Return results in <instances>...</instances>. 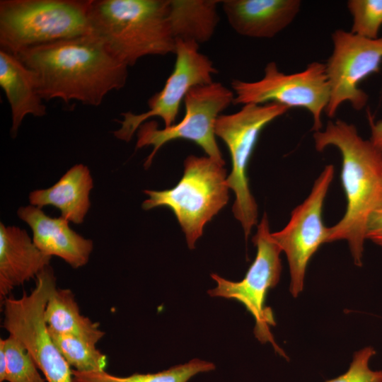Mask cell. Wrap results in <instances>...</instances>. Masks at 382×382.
Here are the masks:
<instances>
[{
	"label": "cell",
	"instance_id": "obj_4",
	"mask_svg": "<svg viewBox=\"0 0 382 382\" xmlns=\"http://www.w3.org/2000/svg\"><path fill=\"white\" fill-rule=\"evenodd\" d=\"M91 0H1V50L31 47L91 33Z\"/></svg>",
	"mask_w": 382,
	"mask_h": 382
},
{
	"label": "cell",
	"instance_id": "obj_18",
	"mask_svg": "<svg viewBox=\"0 0 382 382\" xmlns=\"http://www.w3.org/2000/svg\"><path fill=\"white\" fill-rule=\"evenodd\" d=\"M93 187L91 172L86 166L76 164L52 186L35 190L29 195L30 205L42 209L50 205L61 212V216L76 224L83 222L91 202Z\"/></svg>",
	"mask_w": 382,
	"mask_h": 382
},
{
	"label": "cell",
	"instance_id": "obj_15",
	"mask_svg": "<svg viewBox=\"0 0 382 382\" xmlns=\"http://www.w3.org/2000/svg\"><path fill=\"white\" fill-rule=\"evenodd\" d=\"M221 4L229 25L237 33L253 38H272L291 23L301 1L225 0Z\"/></svg>",
	"mask_w": 382,
	"mask_h": 382
},
{
	"label": "cell",
	"instance_id": "obj_20",
	"mask_svg": "<svg viewBox=\"0 0 382 382\" xmlns=\"http://www.w3.org/2000/svg\"><path fill=\"white\" fill-rule=\"evenodd\" d=\"M45 319L54 332L76 336L95 345L105 335L100 324L82 315L72 291L56 288L45 308Z\"/></svg>",
	"mask_w": 382,
	"mask_h": 382
},
{
	"label": "cell",
	"instance_id": "obj_22",
	"mask_svg": "<svg viewBox=\"0 0 382 382\" xmlns=\"http://www.w3.org/2000/svg\"><path fill=\"white\" fill-rule=\"evenodd\" d=\"M50 335L68 364L81 372L103 371L107 366V357L96 345L81 337L62 334L48 328Z\"/></svg>",
	"mask_w": 382,
	"mask_h": 382
},
{
	"label": "cell",
	"instance_id": "obj_8",
	"mask_svg": "<svg viewBox=\"0 0 382 382\" xmlns=\"http://www.w3.org/2000/svg\"><path fill=\"white\" fill-rule=\"evenodd\" d=\"M234 93L219 82L195 86L187 93L184 103L185 114L177 124L159 129L156 121H146L137 131L136 148L153 146L144 167L148 168L158 151L166 143L176 139L192 141L205 152L207 156L225 164L218 146L215 123L231 104Z\"/></svg>",
	"mask_w": 382,
	"mask_h": 382
},
{
	"label": "cell",
	"instance_id": "obj_10",
	"mask_svg": "<svg viewBox=\"0 0 382 382\" xmlns=\"http://www.w3.org/2000/svg\"><path fill=\"white\" fill-rule=\"evenodd\" d=\"M233 105L277 103L288 108L306 109L313 119L312 130L320 131L321 116L329 103L330 84L325 64L313 62L300 72L286 74L274 62L268 63L263 77L256 81L231 82Z\"/></svg>",
	"mask_w": 382,
	"mask_h": 382
},
{
	"label": "cell",
	"instance_id": "obj_5",
	"mask_svg": "<svg viewBox=\"0 0 382 382\" xmlns=\"http://www.w3.org/2000/svg\"><path fill=\"white\" fill-rule=\"evenodd\" d=\"M224 165L207 156H188L178 184L164 190H145L149 198L143 202L142 208L149 210L166 207L171 209L188 248H195L206 224L228 203L230 188Z\"/></svg>",
	"mask_w": 382,
	"mask_h": 382
},
{
	"label": "cell",
	"instance_id": "obj_3",
	"mask_svg": "<svg viewBox=\"0 0 382 382\" xmlns=\"http://www.w3.org/2000/svg\"><path fill=\"white\" fill-rule=\"evenodd\" d=\"M91 33L127 66L143 57L175 53L169 0H91Z\"/></svg>",
	"mask_w": 382,
	"mask_h": 382
},
{
	"label": "cell",
	"instance_id": "obj_12",
	"mask_svg": "<svg viewBox=\"0 0 382 382\" xmlns=\"http://www.w3.org/2000/svg\"><path fill=\"white\" fill-rule=\"evenodd\" d=\"M176 56L173 70L163 88L148 101L146 112L134 114L122 112L123 120H117L120 127L113 132L119 139L129 141L139 126L153 117H160L165 127L175 124L183 100L191 88L213 82L218 73L212 61L199 51V45L192 41L175 40Z\"/></svg>",
	"mask_w": 382,
	"mask_h": 382
},
{
	"label": "cell",
	"instance_id": "obj_21",
	"mask_svg": "<svg viewBox=\"0 0 382 382\" xmlns=\"http://www.w3.org/2000/svg\"><path fill=\"white\" fill-rule=\"evenodd\" d=\"M215 369V365L199 359L173 366L167 370L154 374H134L127 377H120L103 371L81 372L72 369L73 382H187L199 373L208 372Z\"/></svg>",
	"mask_w": 382,
	"mask_h": 382
},
{
	"label": "cell",
	"instance_id": "obj_28",
	"mask_svg": "<svg viewBox=\"0 0 382 382\" xmlns=\"http://www.w3.org/2000/svg\"><path fill=\"white\" fill-rule=\"evenodd\" d=\"M7 369V360L4 350L0 346V382L5 381Z\"/></svg>",
	"mask_w": 382,
	"mask_h": 382
},
{
	"label": "cell",
	"instance_id": "obj_16",
	"mask_svg": "<svg viewBox=\"0 0 382 382\" xmlns=\"http://www.w3.org/2000/svg\"><path fill=\"white\" fill-rule=\"evenodd\" d=\"M52 257L42 253L24 229L0 224V299L37 277Z\"/></svg>",
	"mask_w": 382,
	"mask_h": 382
},
{
	"label": "cell",
	"instance_id": "obj_25",
	"mask_svg": "<svg viewBox=\"0 0 382 382\" xmlns=\"http://www.w3.org/2000/svg\"><path fill=\"white\" fill-rule=\"evenodd\" d=\"M375 354L371 346L356 352L348 370L325 382H382V370L374 371L369 367L370 359Z\"/></svg>",
	"mask_w": 382,
	"mask_h": 382
},
{
	"label": "cell",
	"instance_id": "obj_6",
	"mask_svg": "<svg viewBox=\"0 0 382 382\" xmlns=\"http://www.w3.org/2000/svg\"><path fill=\"white\" fill-rule=\"evenodd\" d=\"M289 109L277 103L246 104L235 113L221 114L215 123V134L224 142L231 156V171L226 180L235 195L232 211L246 239L257 224L258 213L247 175L250 159L263 128Z\"/></svg>",
	"mask_w": 382,
	"mask_h": 382
},
{
	"label": "cell",
	"instance_id": "obj_2",
	"mask_svg": "<svg viewBox=\"0 0 382 382\" xmlns=\"http://www.w3.org/2000/svg\"><path fill=\"white\" fill-rule=\"evenodd\" d=\"M316 149L337 147L342 155L341 180L347 199L343 217L330 227L328 243L345 240L357 266L362 265L368 221L382 207V154L358 134L351 124L329 121L324 130L315 132Z\"/></svg>",
	"mask_w": 382,
	"mask_h": 382
},
{
	"label": "cell",
	"instance_id": "obj_13",
	"mask_svg": "<svg viewBox=\"0 0 382 382\" xmlns=\"http://www.w3.org/2000/svg\"><path fill=\"white\" fill-rule=\"evenodd\" d=\"M332 53L325 64L330 96L325 112L330 118L344 102L356 110L365 107L369 96L359 84L378 72L382 62V37L368 39L339 29L332 34Z\"/></svg>",
	"mask_w": 382,
	"mask_h": 382
},
{
	"label": "cell",
	"instance_id": "obj_11",
	"mask_svg": "<svg viewBox=\"0 0 382 382\" xmlns=\"http://www.w3.org/2000/svg\"><path fill=\"white\" fill-rule=\"evenodd\" d=\"M335 168L326 166L315 180L310 194L291 214L287 224L272 237L286 256L291 277L290 292L296 297L303 290L308 263L324 243L330 227L323 220L324 201L333 179Z\"/></svg>",
	"mask_w": 382,
	"mask_h": 382
},
{
	"label": "cell",
	"instance_id": "obj_7",
	"mask_svg": "<svg viewBox=\"0 0 382 382\" xmlns=\"http://www.w3.org/2000/svg\"><path fill=\"white\" fill-rule=\"evenodd\" d=\"M56 288L49 265L36 277L30 294L2 301V327L21 343L48 382H73L72 369L55 346L45 319L47 303Z\"/></svg>",
	"mask_w": 382,
	"mask_h": 382
},
{
	"label": "cell",
	"instance_id": "obj_26",
	"mask_svg": "<svg viewBox=\"0 0 382 382\" xmlns=\"http://www.w3.org/2000/svg\"><path fill=\"white\" fill-rule=\"evenodd\" d=\"M366 239L382 246V207L371 216L366 226Z\"/></svg>",
	"mask_w": 382,
	"mask_h": 382
},
{
	"label": "cell",
	"instance_id": "obj_23",
	"mask_svg": "<svg viewBox=\"0 0 382 382\" xmlns=\"http://www.w3.org/2000/svg\"><path fill=\"white\" fill-rule=\"evenodd\" d=\"M0 346L4 350L7 369L5 381L8 382H45L37 366L21 343L13 336L1 338Z\"/></svg>",
	"mask_w": 382,
	"mask_h": 382
},
{
	"label": "cell",
	"instance_id": "obj_1",
	"mask_svg": "<svg viewBox=\"0 0 382 382\" xmlns=\"http://www.w3.org/2000/svg\"><path fill=\"white\" fill-rule=\"evenodd\" d=\"M16 56L37 79L42 100H72L98 106L110 91L122 88L128 66L92 33L24 50Z\"/></svg>",
	"mask_w": 382,
	"mask_h": 382
},
{
	"label": "cell",
	"instance_id": "obj_27",
	"mask_svg": "<svg viewBox=\"0 0 382 382\" xmlns=\"http://www.w3.org/2000/svg\"><path fill=\"white\" fill-rule=\"evenodd\" d=\"M371 138L372 144L382 154V120L374 122L370 120Z\"/></svg>",
	"mask_w": 382,
	"mask_h": 382
},
{
	"label": "cell",
	"instance_id": "obj_9",
	"mask_svg": "<svg viewBox=\"0 0 382 382\" xmlns=\"http://www.w3.org/2000/svg\"><path fill=\"white\" fill-rule=\"evenodd\" d=\"M253 242L257 248L256 256L244 278L233 282L213 273L211 277L216 286L207 292L213 297L241 303L255 319L254 334L257 340L262 343L270 342L277 352L284 357L271 333L270 327L276 323L271 308L265 304L267 291L277 284L282 272V250L272 237L266 213L257 224Z\"/></svg>",
	"mask_w": 382,
	"mask_h": 382
},
{
	"label": "cell",
	"instance_id": "obj_14",
	"mask_svg": "<svg viewBox=\"0 0 382 382\" xmlns=\"http://www.w3.org/2000/svg\"><path fill=\"white\" fill-rule=\"evenodd\" d=\"M17 214L31 228L33 241L42 253L59 257L74 269L88 263L93 243L73 231L68 220L50 217L33 205L19 207Z\"/></svg>",
	"mask_w": 382,
	"mask_h": 382
},
{
	"label": "cell",
	"instance_id": "obj_24",
	"mask_svg": "<svg viewBox=\"0 0 382 382\" xmlns=\"http://www.w3.org/2000/svg\"><path fill=\"white\" fill-rule=\"evenodd\" d=\"M353 23L351 33L368 39H376L382 26V0L347 1Z\"/></svg>",
	"mask_w": 382,
	"mask_h": 382
},
{
	"label": "cell",
	"instance_id": "obj_19",
	"mask_svg": "<svg viewBox=\"0 0 382 382\" xmlns=\"http://www.w3.org/2000/svg\"><path fill=\"white\" fill-rule=\"evenodd\" d=\"M217 0H169V21L174 38L199 45L213 36L219 16Z\"/></svg>",
	"mask_w": 382,
	"mask_h": 382
},
{
	"label": "cell",
	"instance_id": "obj_17",
	"mask_svg": "<svg viewBox=\"0 0 382 382\" xmlns=\"http://www.w3.org/2000/svg\"><path fill=\"white\" fill-rule=\"evenodd\" d=\"M0 86L11 107V134L13 138L26 115L43 117L46 115V106L39 93L34 72L17 56L1 49Z\"/></svg>",
	"mask_w": 382,
	"mask_h": 382
}]
</instances>
